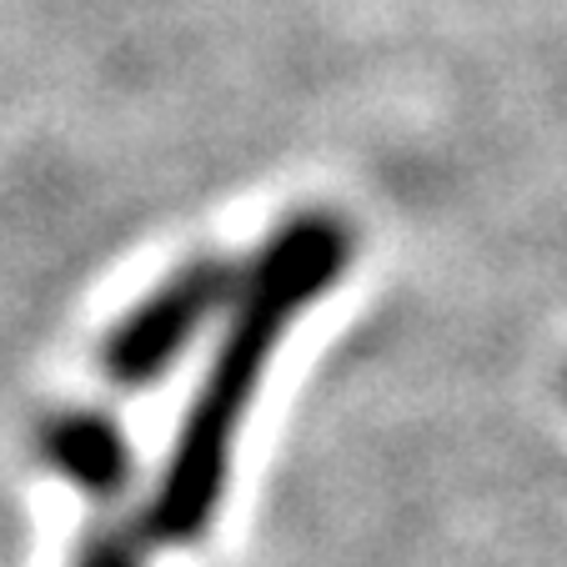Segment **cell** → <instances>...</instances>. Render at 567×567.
I'll return each mask as SVG.
<instances>
[{
    "label": "cell",
    "mask_w": 567,
    "mask_h": 567,
    "mask_svg": "<svg viewBox=\"0 0 567 567\" xmlns=\"http://www.w3.org/2000/svg\"><path fill=\"white\" fill-rule=\"evenodd\" d=\"M71 567H141V547L121 527H91L81 537V547H75Z\"/></svg>",
    "instance_id": "4"
},
{
    "label": "cell",
    "mask_w": 567,
    "mask_h": 567,
    "mask_svg": "<svg viewBox=\"0 0 567 567\" xmlns=\"http://www.w3.org/2000/svg\"><path fill=\"white\" fill-rule=\"evenodd\" d=\"M347 257H352L347 226L321 212L291 216L261 247V257L251 261L247 281H241V297H236L231 327L212 357V372H206L196 402L186 408L182 437L166 457L156 497L141 513L146 543L182 547L212 527L226 493V472H231V442L241 427V412L251 408L281 332L317 291H327L342 277Z\"/></svg>",
    "instance_id": "1"
},
{
    "label": "cell",
    "mask_w": 567,
    "mask_h": 567,
    "mask_svg": "<svg viewBox=\"0 0 567 567\" xmlns=\"http://www.w3.org/2000/svg\"><path fill=\"white\" fill-rule=\"evenodd\" d=\"M45 457L55 462L61 477H71L81 493L91 497H111L126 487L131 477V447L106 417L96 412H65L45 427L41 437Z\"/></svg>",
    "instance_id": "3"
},
{
    "label": "cell",
    "mask_w": 567,
    "mask_h": 567,
    "mask_svg": "<svg viewBox=\"0 0 567 567\" xmlns=\"http://www.w3.org/2000/svg\"><path fill=\"white\" fill-rule=\"evenodd\" d=\"M226 297H231V267L226 261H192V267H182L111 332L106 357H101L111 382L146 386L151 377H161Z\"/></svg>",
    "instance_id": "2"
}]
</instances>
